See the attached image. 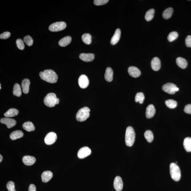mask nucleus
Here are the masks:
<instances>
[{
  "label": "nucleus",
  "mask_w": 191,
  "mask_h": 191,
  "mask_svg": "<svg viewBox=\"0 0 191 191\" xmlns=\"http://www.w3.org/2000/svg\"><path fill=\"white\" fill-rule=\"evenodd\" d=\"M39 76L44 81L50 83L57 82L58 76L56 73L51 70H47L40 73Z\"/></svg>",
  "instance_id": "f257e3e1"
},
{
  "label": "nucleus",
  "mask_w": 191,
  "mask_h": 191,
  "mask_svg": "<svg viewBox=\"0 0 191 191\" xmlns=\"http://www.w3.org/2000/svg\"><path fill=\"white\" fill-rule=\"evenodd\" d=\"M135 139V133L132 127L129 126L126 129L125 141L127 146L131 147L134 145Z\"/></svg>",
  "instance_id": "f03ea898"
},
{
  "label": "nucleus",
  "mask_w": 191,
  "mask_h": 191,
  "mask_svg": "<svg viewBox=\"0 0 191 191\" xmlns=\"http://www.w3.org/2000/svg\"><path fill=\"white\" fill-rule=\"evenodd\" d=\"M59 102V99L56 97V94L54 93L48 94L44 100L45 105L49 107H54L56 105H58Z\"/></svg>",
  "instance_id": "7ed1b4c3"
},
{
  "label": "nucleus",
  "mask_w": 191,
  "mask_h": 191,
  "mask_svg": "<svg viewBox=\"0 0 191 191\" xmlns=\"http://www.w3.org/2000/svg\"><path fill=\"white\" fill-rule=\"evenodd\" d=\"M170 174L172 179L178 181L181 177V172L179 167L175 163H171L170 166Z\"/></svg>",
  "instance_id": "20e7f679"
},
{
  "label": "nucleus",
  "mask_w": 191,
  "mask_h": 191,
  "mask_svg": "<svg viewBox=\"0 0 191 191\" xmlns=\"http://www.w3.org/2000/svg\"><path fill=\"white\" fill-rule=\"evenodd\" d=\"M90 110L88 107H84L78 111L76 116L77 121L82 122L86 121L90 116Z\"/></svg>",
  "instance_id": "39448f33"
},
{
  "label": "nucleus",
  "mask_w": 191,
  "mask_h": 191,
  "mask_svg": "<svg viewBox=\"0 0 191 191\" xmlns=\"http://www.w3.org/2000/svg\"><path fill=\"white\" fill-rule=\"evenodd\" d=\"M66 26V23L64 22H58L50 25L49 27V30L52 32H59L64 30Z\"/></svg>",
  "instance_id": "423d86ee"
},
{
  "label": "nucleus",
  "mask_w": 191,
  "mask_h": 191,
  "mask_svg": "<svg viewBox=\"0 0 191 191\" xmlns=\"http://www.w3.org/2000/svg\"><path fill=\"white\" fill-rule=\"evenodd\" d=\"M57 139V136L55 133L50 132L45 137L44 142L47 145H52L55 142Z\"/></svg>",
  "instance_id": "0eeeda50"
},
{
  "label": "nucleus",
  "mask_w": 191,
  "mask_h": 191,
  "mask_svg": "<svg viewBox=\"0 0 191 191\" xmlns=\"http://www.w3.org/2000/svg\"><path fill=\"white\" fill-rule=\"evenodd\" d=\"M91 153H92V151L88 147H83L80 149L78 152V157L79 159H84L90 155Z\"/></svg>",
  "instance_id": "6e6552de"
},
{
  "label": "nucleus",
  "mask_w": 191,
  "mask_h": 191,
  "mask_svg": "<svg viewBox=\"0 0 191 191\" xmlns=\"http://www.w3.org/2000/svg\"><path fill=\"white\" fill-rule=\"evenodd\" d=\"M78 84L80 88L82 89L87 88L89 84V81L88 77L84 74L80 76L78 79Z\"/></svg>",
  "instance_id": "1a4fd4ad"
},
{
  "label": "nucleus",
  "mask_w": 191,
  "mask_h": 191,
  "mask_svg": "<svg viewBox=\"0 0 191 191\" xmlns=\"http://www.w3.org/2000/svg\"><path fill=\"white\" fill-rule=\"evenodd\" d=\"M176 87V85L173 83H167L163 85L162 89L166 92L173 94H175V89Z\"/></svg>",
  "instance_id": "9d476101"
},
{
  "label": "nucleus",
  "mask_w": 191,
  "mask_h": 191,
  "mask_svg": "<svg viewBox=\"0 0 191 191\" xmlns=\"http://www.w3.org/2000/svg\"><path fill=\"white\" fill-rule=\"evenodd\" d=\"M0 122L3 124L6 125L7 127L9 129L12 128L16 124V121L15 120L9 118H1Z\"/></svg>",
  "instance_id": "9b49d317"
},
{
  "label": "nucleus",
  "mask_w": 191,
  "mask_h": 191,
  "mask_svg": "<svg viewBox=\"0 0 191 191\" xmlns=\"http://www.w3.org/2000/svg\"><path fill=\"white\" fill-rule=\"evenodd\" d=\"M114 187L116 191H121L123 187V183L121 178L119 176H116L114 181Z\"/></svg>",
  "instance_id": "f8f14e48"
},
{
  "label": "nucleus",
  "mask_w": 191,
  "mask_h": 191,
  "mask_svg": "<svg viewBox=\"0 0 191 191\" xmlns=\"http://www.w3.org/2000/svg\"><path fill=\"white\" fill-rule=\"evenodd\" d=\"M128 72L130 75L134 78L139 77L141 74V72L137 67L134 66L129 67Z\"/></svg>",
  "instance_id": "ddd939ff"
},
{
  "label": "nucleus",
  "mask_w": 191,
  "mask_h": 191,
  "mask_svg": "<svg viewBox=\"0 0 191 191\" xmlns=\"http://www.w3.org/2000/svg\"><path fill=\"white\" fill-rule=\"evenodd\" d=\"M23 161L24 164L27 166H31L36 162V158L34 156L26 155L23 158Z\"/></svg>",
  "instance_id": "4468645a"
},
{
  "label": "nucleus",
  "mask_w": 191,
  "mask_h": 191,
  "mask_svg": "<svg viewBox=\"0 0 191 191\" xmlns=\"http://www.w3.org/2000/svg\"><path fill=\"white\" fill-rule=\"evenodd\" d=\"M79 58L84 61L90 62L94 60V55L93 54L82 53L80 54Z\"/></svg>",
  "instance_id": "2eb2a0df"
},
{
  "label": "nucleus",
  "mask_w": 191,
  "mask_h": 191,
  "mask_svg": "<svg viewBox=\"0 0 191 191\" xmlns=\"http://www.w3.org/2000/svg\"><path fill=\"white\" fill-rule=\"evenodd\" d=\"M152 68L155 71L159 70L161 67V62L157 57H155L152 60L151 62Z\"/></svg>",
  "instance_id": "dca6fc26"
},
{
  "label": "nucleus",
  "mask_w": 191,
  "mask_h": 191,
  "mask_svg": "<svg viewBox=\"0 0 191 191\" xmlns=\"http://www.w3.org/2000/svg\"><path fill=\"white\" fill-rule=\"evenodd\" d=\"M121 31L119 29H117L111 40L110 43L112 45H114L118 42L121 38Z\"/></svg>",
  "instance_id": "f3484780"
},
{
  "label": "nucleus",
  "mask_w": 191,
  "mask_h": 191,
  "mask_svg": "<svg viewBox=\"0 0 191 191\" xmlns=\"http://www.w3.org/2000/svg\"><path fill=\"white\" fill-rule=\"evenodd\" d=\"M155 113V109L153 105H149L146 108V113H145L146 117L148 119H150L153 117Z\"/></svg>",
  "instance_id": "a211bd4d"
},
{
  "label": "nucleus",
  "mask_w": 191,
  "mask_h": 191,
  "mask_svg": "<svg viewBox=\"0 0 191 191\" xmlns=\"http://www.w3.org/2000/svg\"><path fill=\"white\" fill-rule=\"evenodd\" d=\"M53 177L52 173L50 171L44 172L41 176L42 181L43 182H48Z\"/></svg>",
  "instance_id": "6ab92c4d"
},
{
  "label": "nucleus",
  "mask_w": 191,
  "mask_h": 191,
  "mask_svg": "<svg viewBox=\"0 0 191 191\" xmlns=\"http://www.w3.org/2000/svg\"><path fill=\"white\" fill-rule=\"evenodd\" d=\"M113 72L110 67H108L105 70V78L107 81L110 82L113 79Z\"/></svg>",
  "instance_id": "aec40b11"
},
{
  "label": "nucleus",
  "mask_w": 191,
  "mask_h": 191,
  "mask_svg": "<svg viewBox=\"0 0 191 191\" xmlns=\"http://www.w3.org/2000/svg\"><path fill=\"white\" fill-rule=\"evenodd\" d=\"M30 84V81L28 79H25L22 82V88L24 94H27L29 92Z\"/></svg>",
  "instance_id": "412c9836"
},
{
  "label": "nucleus",
  "mask_w": 191,
  "mask_h": 191,
  "mask_svg": "<svg viewBox=\"0 0 191 191\" xmlns=\"http://www.w3.org/2000/svg\"><path fill=\"white\" fill-rule=\"evenodd\" d=\"M23 133L21 131L16 130L10 134V137L12 140H15L23 137Z\"/></svg>",
  "instance_id": "4be33fe9"
},
{
  "label": "nucleus",
  "mask_w": 191,
  "mask_h": 191,
  "mask_svg": "<svg viewBox=\"0 0 191 191\" xmlns=\"http://www.w3.org/2000/svg\"><path fill=\"white\" fill-rule=\"evenodd\" d=\"M72 41V38L70 36H66L61 39L59 41L60 46L65 47L70 44Z\"/></svg>",
  "instance_id": "5701e85b"
},
{
  "label": "nucleus",
  "mask_w": 191,
  "mask_h": 191,
  "mask_svg": "<svg viewBox=\"0 0 191 191\" xmlns=\"http://www.w3.org/2000/svg\"><path fill=\"white\" fill-rule=\"evenodd\" d=\"M19 113V110L17 109L11 108L5 113L4 114V115L5 117L10 118L17 116Z\"/></svg>",
  "instance_id": "b1692460"
},
{
  "label": "nucleus",
  "mask_w": 191,
  "mask_h": 191,
  "mask_svg": "<svg viewBox=\"0 0 191 191\" xmlns=\"http://www.w3.org/2000/svg\"><path fill=\"white\" fill-rule=\"evenodd\" d=\"M176 62L178 66L182 69L186 68L188 65L186 60L181 57H178Z\"/></svg>",
  "instance_id": "393cba45"
},
{
  "label": "nucleus",
  "mask_w": 191,
  "mask_h": 191,
  "mask_svg": "<svg viewBox=\"0 0 191 191\" xmlns=\"http://www.w3.org/2000/svg\"><path fill=\"white\" fill-rule=\"evenodd\" d=\"M23 127L25 130L29 132L34 131L35 129V126L33 123L31 121H27L23 123Z\"/></svg>",
  "instance_id": "a878e982"
},
{
  "label": "nucleus",
  "mask_w": 191,
  "mask_h": 191,
  "mask_svg": "<svg viewBox=\"0 0 191 191\" xmlns=\"http://www.w3.org/2000/svg\"><path fill=\"white\" fill-rule=\"evenodd\" d=\"M183 146L187 152H191V137L185 138L184 140Z\"/></svg>",
  "instance_id": "bb28decb"
},
{
  "label": "nucleus",
  "mask_w": 191,
  "mask_h": 191,
  "mask_svg": "<svg viewBox=\"0 0 191 191\" xmlns=\"http://www.w3.org/2000/svg\"><path fill=\"white\" fill-rule=\"evenodd\" d=\"M13 93L15 96L20 97L22 94L21 87L18 84H16L14 85Z\"/></svg>",
  "instance_id": "cd10ccee"
},
{
  "label": "nucleus",
  "mask_w": 191,
  "mask_h": 191,
  "mask_svg": "<svg viewBox=\"0 0 191 191\" xmlns=\"http://www.w3.org/2000/svg\"><path fill=\"white\" fill-rule=\"evenodd\" d=\"M83 42L87 45L90 44L92 42V37L89 33H85L82 36Z\"/></svg>",
  "instance_id": "c85d7f7f"
},
{
  "label": "nucleus",
  "mask_w": 191,
  "mask_h": 191,
  "mask_svg": "<svg viewBox=\"0 0 191 191\" xmlns=\"http://www.w3.org/2000/svg\"><path fill=\"white\" fill-rule=\"evenodd\" d=\"M173 9L172 8H168L163 12V17L165 19H170L172 15Z\"/></svg>",
  "instance_id": "c756f323"
},
{
  "label": "nucleus",
  "mask_w": 191,
  "mask_h": 191,
  "mask_svg": "<svg viewBox=\"0 0 191 191\" xmlns=\"http://www.w3.org/2000/svg\"><path fill=\"white\" fill-rule=\"evenodd\" d=\"M155 10L154 9H150L147 11L145 16V19L147 21H150L154 17Z\"/></svg>",
  "instance_id": "7c9ffc66"
},
{
  "label": "nucleus",
  "mask_w": 191,
  "mask_h": 191,
  "mask_svg": "<svg viewBox=\"0 0 191 191\" xmlns=\"http://www.w3.org/2000/svg\"><path fill=\"white\" fill-rule=\"evenodd\" d=\"M144 136L145 139L148 142H152L153 140V134L150 130H148L145 131L144 134Z\"/></svg>",
  "instance_id": "2f4dec72"
},
{
  "label": "nucleus",
  "mask_w": 191,
  "mask_h": 191,
  "mask_svg": "<svg viewBox=\"0 0 191 191\" xmlns=\"http://www.w3.org/2000/svg\"><path fill=\"white\" fill-rule=\"evenodd\" d=\"M165 104L168 108L171 109L175 108L177 106V102L173 99H168L166 101Z\"/></svg>",
  "instance_id": "473e14b6"
},
{
  "label": "nucleus",
  "mask_w": 191,
  "mask_h": 191,
  "mask_svg": "<svg viewBox=\"0 0 191 191\" xmlns=\"http://www.w3.org/2000/svg\"><path fill=\"white\" fill-rule=\"evenodd\" d=\"M144 99L145 96L142 92H138L136 94L135 97V101L136 102H139L140 104L143 103Z\"/></svg>",
  "instance_id": "72a5a7b5"
},
{
  "label": "nucleus",
  "mask_w": 191,
  "mask_h": 191,
  "mask_svg": "<svg viewBox=\"0 0 191 191\" xmlns=\"http://www.w3.org/2000/svg\"><path fill=\"white\" fill-rule=\"evenodd\" d=\"M178 36V34L177 32L175 31L172 32L168 34L167 39L169 41L172 42L177 39Z\"/></svg>",
  "instance_id": "f704fd0d"
},
{
  "label": "nucleus",
  "mask_w": 191,
  "mask_h": 191,
  "mask_svg": "<svg viewBox=\"0 0 191 191\" xmlns=\"http://www.w3.org/2000/svg\"><path fill=\"white\" fill-rule=\"evenodd\" d=\"M23 41L28 46H31L33 44V41L30 36H27L23 38Z\"/></svg>",
  "instance_id": "c9c22d12"
},
{
  "label": "nucleus",
  "mask_w": 191,
  "mask_h": 191,
  "mask_svg": "<svg viewBox=\"0 0 191 191\" xmlns=\"http://www.w3.org/2000/svg\"><path fill=\"white\" fill-rule=\"evenodd\" d=\"M16 45L17 48L21 50H23L25 48V45L23 41L20 39H17L16 41Z\"/></svg>",
  "instance_id": "e433bc0d"
},
{
  "label": "nucleus",
  "mask_w": 191,
  "mask_h": 191,
  "mask_svg": "<svg viewBox=\"0 0 191 191\" xmlns=\"http://www.w3.org/2000/svg\"><path fill=\"white\" fill-rule=\"evenodd\" d=\"M7 188L8 189V191H16L14 183L12 181H10L7 183Z\"/></svg>",
  "instance_id": "4c0bfd02"
},
{
  "label": "nucleus",
  "mask_w": 191,
  "mask_h": 191,
  "mask_svg": "<svg viewBox=\"0 0 191 191\" xmlns=\"http://www.w3.org/2000/svg\"><path fill=\"white\" fill-rule=\"evenodd\" d=\"M109 1L108 0H94V4L97 6L106 4Z\"/></svg>",
  "instance_id": "58836bf2"
},
{
  "label": "nucleus",
  "mask_w": 191,
  "mask_h": 191,
  "mask_svg": "<svg viewBox=\"0 0 191 191\" xmlns=\"http://www.w3.org/2000/svg\"><path fill=\"white\" fill-rule=\"evenodd\" d=\"M11 34L9 32H6L3 33L0 35V38L1 39H5L9 38Z\"/></svg>",
  "instance_id": "ea45409f"
},
{
  "label": "nucleus",
  "mask_w": 191,
  "mask_h": 191,
  "mask_svg": "<svg viewBox=\"0 0 191 191\" xmlns=\"http://www.w3.org/2000/svg\"><path fill=\"white\" fill-rule=\"evenodd\" d=\"M185 44L188 47H191V36H187L185 41Z\"/></svg>",
  "instance_id": "a19ab883"
},
{
  "label": "nucleus",
  "mask_w": 191,
  "mask_h": 191,
  "mask_svg": "<svg viewBox=\"0 0 191 191\" xmlns=\"http://www.w3.org/2000/svg\"><path fill=\"white\" fill-rule=\"evenodd\" d=\"M184 111L187 114H191V104H188L185 105L184 109Z\"/></svg>",
  "instance_id": "79ce46f5"
},
{
  "label": "nucleus",
  "mask_w": 191,
  "mask_h": 191,
  "mask_svg": "<svg viewBox=\"0 0 191 191\" xmlns=\"http://www.w3.org/2000/svg\"><path fill=\"white\" fill-rule=\"evenodd\" d=\"M28 191H36V187L33 184H31L29 186Z\"/></svg>",
  "instance_id": "37998d69"
},
{
  "label": "nucleus",
  "mask_w": 191,
  "mask_h": 191,
  "mask_svg": "<svg viewBox=\"0 0 191 191\" xmlns=\"http://www.w3.org/2000/svg\"><path fill=\"white\" fill-rule=\"evenodd\" d=\"M3 159V157L1 155H0V163H1V162L2 161Z\"/></svg>",
  "instance_id": "c03bdc74"
},
{
  "label": "nucleus",
  "mask_w": 191,
  "mask_h": 191,
  "mask_svg": "<svg viewBox=\"0 0 191 191\" xmlns=\"http://www.w3.org/2000/svg\"><path fill=\"white\" fill-rule=\"evenodd\" d=\"M179 88H177V87H176V88L175 89V92H177V91H179Z\"/></svg>",
  "instance_id": "a18cd8bd"
},
{
  "label": "nucleus",
  "mask_w": 191,
  "mask_h": 191,
  "mask_svg": "<svg viewBox=\"0 0 191 191\" xmlns=\"http://www.w3.org/2000/svg\"><path fill=\"white\" fill-rule=\"evenodd\" d=\"M0 89H1V84H0Z\"/></svg>",
  "instance_id": "49530a36"
}]
</instances>
